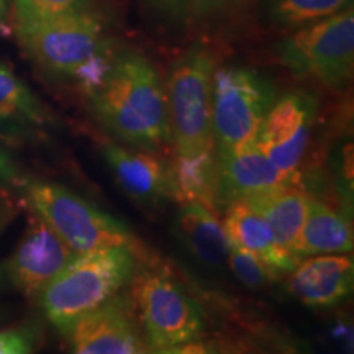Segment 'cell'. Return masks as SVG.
I'll return each instance as SVG.
<instances>
[{
    "label": "cell",
    "mask_w": 354,
    "mask_h": 354,
    "mask_svg": "<svg viewBox=\"0 0 354 354\" xmlns=\"http://www.w3.org/2000/svg\"><path fill=\"white\" fill-rule=\"evenodd\" d=\"M215 59L202 44L172 63L165 84L169 115L176 201L220 209L216 141L212 118V74Z\"/></svg>",
    "instance_id": "obj_1"
},
{
    "label": "cell",
    "mask_w": 354,
    "mask_h": 354,
    "mask_svg": "<svg viewBox=\"0 0 354 354\" xmlns=\"http://www.w3.org/2000/svg\"><path fill=\"white\" fill-rule=\"evenodd\" d=\"M86 97L97 122L123 145L161 153L171 143L165 82L140 53L115 51L109 69Z\"/></svg>",
    "instance_id": "obj_2"
},
{
    "label": "cell",
    "mask_w": 354,
    "mask_h": 354,
    "mask_svg": "<svg viewBox=\"0 0 354 354\" xmlns=\"http://www.w3.org/2000/svg\"><path fill=\"white\" fill-rule=\"evenodd\" d=\"M13 30L24 51L44 73L76 82L84 94L97 86L115 56L105 26L92 8L56 15H13Z\"/></svg>",
    "instance_id": "obj_3"
},
{
    "label": "cell",
    "mask_w": 354,
    "mask_h": 354,
    "mask_svg": "<svg viewBox=\"0 0 354 354\" xmlns=\"http://www.w3.org/2000/svg\"><path fill=\"white\" fill-rule=\"evenodd\" d=\"M138 268L135 248L113 246L76 254L37 295L57 331H66L84 313L130 287Z\"/></svg>",
    "instance_id": "obj_4"
},
{
    "label": "cell",
    "mask_w": 354,
    "mask_h": 354,
    "mask_svg": "<svg viewBox=\"0 0 354 354\" xmlns=\"http://www.w3.org/2000/svg\"><path fill=\"white\" fill-rule=\"evenodd\" d=\"M130 300L151 351L176 353L202 338V307L162 269L136 268Z\"/></svg>",
    "instance_id": "obj_5"
},
{
    "label": "cell",
    "mask_w": 354,
    "mask_h": 354,
    "mask_svg": "<svg viewBox=\"0 0 354 354\" xmlns=\"http://www.w3.org/2000/svg\"><path fill=\"white\" fill-rule=\"evenodd\" d=\"M21 194L30 210L46 221L74 253L113 246L135 248V238L123 221L63 184L26 180Z\"/></svg>",
    "instance_id": "obj_6"
},
{
    "label": "cell",
    "mask_w": 354,
    "mask_h": 354,
    "mask_svg": "<svg viewBox=\"0 0 354 354\" xmlns=\"http://www.w3.org/2000/svg\"><path fill=\"white\" fill-rule=\"evenodd\" d=\"M276 55L294 76L315 79L333 91L346 87L354 69L353 6L297 28L277 44Z\"/></svg>",
    "instance_id": "obj_7"
},
{
    "label": "cell",
    "mask_w": 354,
    "mask_h": 354,
    "mask_svg": "<svg viewBox=\"0 0 354 354\" xmlns=\"http://www.w3.org/2000/svg\"><path fill=\"white\" fill-rule=\"evenodd\" d=\"M279 97L277 86L259 71L223 66L212 74V118L216 151L254 141Z\"/></svg>",
    "instance_id": "obj_8"
},
{
    "label": "cell",
    "mask_w": 354,
    "mask_h": 354,
    "mask_svg": "<svg viewBox=\"0 0 354 354\" xmlns=\"http://www.w3.org/2000/svg\"><path fill=\"white\" fill-rule=\"evenodd\" d=\"M318 113V100L305 91L279 95L264 117L256 145L274 166L289 176L297 174L308 149Z\"/></svg>",
    "instance_id": "obj_9"
},
{
    "label": "cell",
    "mask_w": 354,
    "mask_h": 354,
    "mask_svg": "<svg viewBox=\"0 0 354 354\" xmlns=\"http://www.w3.org/2000/svg\"><path fill=\"white\" fill-rule=\"evenodd\" d=\"M71 351L77 354L149 353L130 297L117 294L77 318L63 331Z\"/></svg>",
    "instance_id": "obj_10"
},
{
    "label": "cell",
    "mask_w": 354,
    "mask_h": 354,
    "mask_svg": "<svg viewBox=\"0 0 354 354\" xmlns=\"http://www.w3.org/2000/svg\"><path fill=\"white\" fill-rule=\"evenodd\" d=\"M76 254L46 221L32 212L19 246L2 263L3 276L13 289L26 297H37Z\"/></svg>",
    "instance_id": "obj_11"
},
{
    "label": "cell",
    "mask_w": 354,
    "mask_h": 354,
    "mask_svg": "<svg viewBox=\"0 0 354 354\" xmlns=\"http://www.w3.org/2000/svg\"><path fill=\"white\" fill-rule=\"evenodd\" d=\"M102 154L115 183L133 202L143 207H158L176 201L172 165L159 153L107 143L102 148Z\"/></svg>",
    "instance_id": "obj_12"
},
{
    "label": "cell",
    "mask_w": 354,
    "mask_h": 354,
    "mask_svg": "<svg viewBox=\"0 0 354 354\" xmlns=\"http://www.w3.org/2000/svg\"><path fill=\"white\" fill-rule=\"evenodd\" d=\"M216 166L220 209L234 201H245L259 192L294 183L295 177L274 166L256 141L216 151Z\"/></svg>",
    "instance_id": "obj_13"
},
{
    "label": "cell",
    "mask_w": 354,
    "mask_h": 354,
    "mask_svg": "<svg viewBox=\"0 0 354 354\" xmlns=\"http://www.w3.org/2000/svg\"><path fill=\"white\" fill-rule=\"evenodd\" d=\"M354 263L349 253L304 258L287 279V289L312 308H330L353 294Z\"/></svg>",
    "instance_id": "obj_14"
},
{
    "label": "cell",
    "mask_w": 354,
    "mask_h": 354,
    "mask_svg": "<svg viewBox=\"0 0 354 354\" xmlns=\"http://www.w3.org/2000/svg\"><path fill=\"white\" fill-rule=\"evenodd\" d=\"M221 225L230 245L258 256L279 279L289 276L302 261L279 245L268 221L245 201H234L225 207Z\"/></svg>",
    "instance_id": "obj_15"
},
{
    "label": "cell",
    "mask_w": 354,
    "mask_h": 354,
    "mask_svg": "<svg viewBox=\"0 0 354 354\" xmlns=\"http://www.w3.org/2000/svg\"><path fill=\"white\" fill-rule=\"evenodd\" d=\"M53 125V115L32 88L0 61V140L21 143L41 136Z\"/></svg>",
    "instance_id": "obj_16"
},
{
    "label": "cell",
    "mask_w": 354,
    "mask_h": 354,
    "mask_svg": "<svg viewBox=\"0 0 354 354\" xmlns=\"http://www.w3.org/2000/svg\"><path fill=\"white\" fill-rule=\"evenodd\" d=\"M177 243L196 263L209 269L227 264L230 241L214 210L197 202L180 203L174 220Z\"/></svg>",
    "instance_id": "obj_17"
},
{
    "label": "cell",
    "mask_w": 354,
    "mask_h": 354,
    "mask_svg": "<svg viewBox=\"0 0 354 354\" xmlns=\"http://www.w3.org/2000/svg\"><path fill=\"white\" fill-rule=\"evenodd\" d=\"M353 243V227L346 216L328 203L310 198L294 253L300 259L317 254L351 253Z\"/></svg>",
    "instance_id": "obj_18"
},
{
    "label": "cell",
    "mask_w": 354,
    "mask_h": 354,
    "mask_svg": "<svg viewBox=\"0 0 354 354\" xmlns=\"http://www.w3.org/2000/svg\"><path fill=\"white\" fill-rule=\"evenodd\" d=\"M310 198L312 197L307 192H304V190L295 187L294 183H290L248 197L245 202L263 215L279 245H282L287 251L295 254L294 248L297 243L300 228L304 225L305 215H307Z\"/></svg>",
    "instance_id": "obj_19"
},
{
    "label": "cell",
    "mask_w": 354,
    "mask_h": 354,
    "mask_svg": "<svg viewBox=\"0 0 354 354\" xmlns=\"http://www.w3.org/2000/svg\"><path fill=\"white\" fill-rule=\"evenodd\" d=\"M269 21L287 30H297L343 8L353 0H261Z\"/></svg>",
    "instance_id": "obj_20"
},
{
    "label": "cell",
    "mask_w": 354,
    "mask_h": 354,
    "mask_svg": "<svg viewBox=\"0 0 354 354\" xmlns=\"http://www.w3.org/2000/svg\"><path fill=\"white\" fill-rule=\"evenodd\" d=\"M227 266L230 271L248 289H263L277 281V276L261 261L258 256L248 253L236 246H230L227 256Z\"/></svg>",
    "instance_id": "obj_21"
},
{
    "label": "cell",
    "mask_w": 354,
    "mask_h": 354,
    "mask_svg": "<svg viewBox=\"0 0 354 354\" xmlns=\"http://www.w3.org/2000/svg\"><path fill=\"white\" fill-rule=\"evenodd\" d=\"M94 6V0H12L13 15L39 17L56 13L82 12Z\"/></svg>",
    "instance_id": "obj_22"
},
{
    "label": "cell",
    "mask_w": 354,
    "mask_h": 354,
    "mask_svg": "<svg viewBox=\"0 0 354 354\" xmlns=\"http://www.w3.org/2000/svg\"><path fill=\"white\" fill-rule=\"evenodd\" d=\"M43 330L37 323L0 330V354H28L37 351Z\"/></svg>",
    "instance_id": "obj_23"
},
{
    "label": "cell",
    "mask_w": 354,
    "mask_h": 354,
    "mask_svg": "<svg viewBox=\"0 0 354 354\" xmlns=\"http://www.w3.org/2000/svg\"><path fill=\"white\" fill-rule=\"evenodd\" d=\"M246 0H187V19L216 20L245 6Z\"/></svg>",
    "instance_id": "obj_24"
},
{
    "label": "cell",
    "mask_w": 354,
    "mask_h": 354,
    "mask_svg": "<svg viewBox=\"0 0 354 354\" xmlns=\"http://www.w3.org/2000/svg\"><path fill=\"white\" fill-rule=\"evenodd\" d=\"M26 180L19 161L8 151L6 141L0 140V190H21Z\"/></svg>",
    "instance_id": "obj_25"
},
{
    "label": "cell",
    "mask_w": 354,
    "mask_h": 354,
    "mask_svg": "<svg viewBox=\"0 0 354 354\" xmlns=\"http://www.w3.org/2000/svg\"><path fill=\"white\" fill-rule=\"evenodd\" d=\"M153 10L174 21L187 20V0H146Z\"/></svg>",
    "instance_id": "obj_26"
},
{
    "label": "cell",
    "mask_w": 354,
    "mask_h": 354,
    "mask_svg": "<svg viewBox=\"0 0 354 354\" xmlns=\"http://www.w3.org/2000/svg\"><path fill=\"white\" fill-rule=\"evenodd\" d=\"M10 218H12V209L10 205H8V202L6 201V197H3L2 190H0V233L3 232V228L7 227Z\"/></svg>",
    "instance_id": "obj_27"
},
{
    "label": "cell",
    "mask_w": 354,
    "mask_h": 354,
    "mask_svg": "<svg viewBox=\"0 0 354 354\" xmlns=\"http://www.w3.org/2000/svg\"><path fill=\"white\" fill-rule=\"evenodd\" d=\"M10 6H12V0H0V25H2L3 20L7 19V13Z\"/></svg>",
    "instance_id": "obj_28"
},
{
    "label": "cell",
    "mask_w": 354,
    "mask_h": 354,
    "mask_svg": "<svg viewBox=\"0 0 354 354\" xmlns=\"http://www.w3.org/2000/svg\"><path fill=\"white\" fill-rule=\"evenodd\" d=\"M3 286H8V284H7V279H6V276H3L2 264H0V287H3Z\"/></svg>",
    "instance_id": "obj_29"
}]
</instances>
